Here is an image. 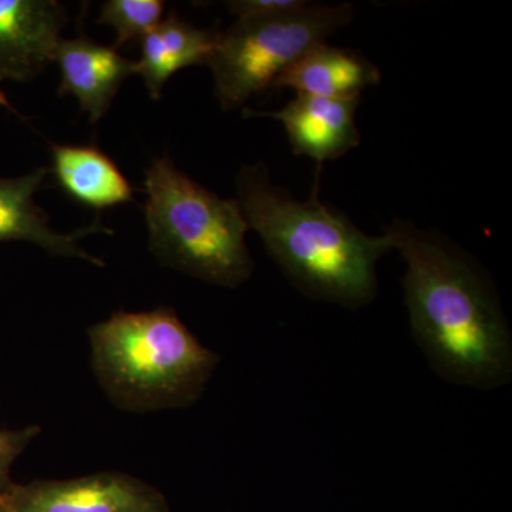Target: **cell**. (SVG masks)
<instances>
[{"label": "cell", "instance_id": "6da1fadb", "mask_svg": "<svg viewBox=\"0 0 512 512\" xmlns=\"http://www.w3.org/2000/svg\"><path fill=\"white\" fill-rule=\"evenodd\" d=\"M384 232L406 264L410 328L433 372L468 389L510 383V323L483 266L440 232L412 222L394 221Z\"/></svg>", "mask_w": 512, "mask_h": 512}, {"label": "cell", "instance_id": "7a4b0ae2", "mask_svg": "<svg viewBox=\"0 0 512 512\" xmlns=\"http://www.w3.org/2000/svg\"><path fill=\"white\" fill-rule=\"evenodd\" d=\"M319 171L308 200L272 183L265 164L242 165L238 204L266 252L299 292L348 309L377 295V262L393 249L389 235L366 234L319 198Z\"/></svg>", "mask_w": 512, "mask_h": 512}, {"label": "cell", "instance_id": "3957f363", "mask_svg": "<svg viewBox=\"0 0 512 512\" xmlns=\"http://www.w3.org/2000/svg\"><path fill=\"white\" fill-rule=\"evenodd\" d=\"M89 339L101 386L131 412L191 406L220 363L171 308L114 313Z\"/></svg>", "mask_w": 512, "mask_h": 512}, {"label": "cell", "instance_id": "277c9868", "mask_svg": "<svg viewBox=\"0 0 512 512\" xmlns=\"http://www.w3.org/2000/svg\"><path fill=\"white\" fill-rule=\"evenodd\" d=\"M144 187L150 249L161 264L224 288L251 278L249 227L237 200L195 183L170 157L154 158Z\"/></svg>", "mask_w": 512, "mask_h": 512}, {"label": "cell", "instance_id": "5b68a950", "mask_svg": "<svg viewBox=\"0 0 512 512\" xmlns=\"http://www.w3.org/2000/svg\"><path fill=\"white\" fill-rule=\"evenodd\" d=\"M353 18L350 3L303 2L276 15L237 19L218 32L207 66L214 74V92L222 110L239 109L256 94L274 89L285 70Z\"/></svg>", "mask_w": 512, "mask_h": 512}, {"label": "cell", "instance_id": "8992f818", "mask_svg": "<svg viewBox=\"0 0 512 512\" xmlns=\"http://www.w3.org/2000/svg\"><path fill=\"white\" fill-rule=\"evenodd\" d=\"M0 512H171L153 485L123 473L13 484Z\"/></svg>", "mask_w": 512, "mask_h": 512}, {"label": "cell", "instance_id": "52a82bcc", "mask_svg": "<svg viewBox=\"0 0 512 512\" xmlns=\"http://www.w3.org/2000/svg\"><path fill=\"white\" fill-rule=\"evenodd\" d=\"M66 20L55 0H0V83L29 82L52 63ZM0 106L13 110L2 89Z\"/></svg>", "mask_w": 512, "mask_h": 512}, {"label": "cell", "instance_id": "ba28073f", "mask_svg": "<svg viewBox=\"0 0 512 512\" xmlns=\"http://www.w3.org/2000/svg\"><path fill=\"white\" fill-rule=\"evenodd\" d=\"M360 99H326L296 94L279 111H245L247 116L272 117L284 126L289 144L298 156L318 165L338 160L360 146L356 111Z\"/></svg>", "mask_w": 512, "mask_h": 512}, {"label": "cell", "instance_id": "9c48e42d", "mask_svg": "<svg viewBox=\"0 0 512 512\" xmlns=\"http://www.w3.org/2000/svg\"><path fill=\"white\" fill-rule=\"evenodd\" d=\"M47 173V168H37L20 177L0 178V242L28 241L53 256L83 259L97 266L106 265L80 247V239L87 235L97 232L113 234L99 220L72 234H60L50 227L49 217L35 202V194Z\"/></svg>", "mask_w": 512, "mask_h": 512}, {"label": "cell", "instance_id": "30bf717a", "mask_svg": "<svg viewBox=\"0 0 512 512\" xmlns=\"http://www.w3.org/2000/svg\"><path fill=\"white\" fill-rule=\"evenodd\" d=\"M53 62L62 74L60 96L76 97L92 123L109 113L121 84L137 73V62L87 37L60 40Z\"/></svg>", "mask_w": 512, "mask_h": 512}, {"label": "cell", "instance_id": "8fae6325", "mask_svg": "<svg viewBox=\"0 0 512 512\" xmlns=\"http://www.w3.org/2000/svg\"><path fill=\"white\" fill-rule=\"evenodd\" d=\"M380 80L382 73L362 53L320 42L278 77L274 89L326 99H360L366 87Z\"/></svg>", "mask_w": 512, "mask_h": 512}, {"label": "cell", "instance_id": "7c38bea8", "mask_svg": "<svg viewBox=\"0 0 512 512\" xmlns=\"http://www.w3.org/2000/svg\"><path fill=\"white\" fill-rule=\"evenodd\" d=\"M52 158L57 184L84 207L104 210L133 200V185L100 148L52 144Z\"/></svg>", "mask_w": 512, "mask_h": 512}, {"label": "cell", "instance_id": "4fadbf2b", "mask_svg": "<svg viewBox=\"0 0 512 512\" xmlns=\"http://www.w3.org/2000/svg\"><path fill=\"white\" fill-rule=\"evenodd\" d=\"M218 32L200 29L171 13L143 37L137 73L143 77L150 97L158 100L173 74L195 64H207Z\"/></svg>", "mask_w": 512, "mask_h": 512}, {"label": "cell", "instance_id": "5bb4252c", "mask_svg": "<svg viewBox=\"0 0 512 512\" xmlns=\"http://www.w3.org/2000/svg\"><path fill=\"white\" fill-rule=\"evenodd\" d=\"M163 12L164 2L160 0H109L101 8L97 23L114 29L116 49L138 37L143 39L161 22Z\"/></svg>", "mask_w": 512, "mask_h": 512}, {"label": "cell", "instance_id": "9a60e30c", "mask_svg": "<svg viewBox=\"0 0 512 512\" xmlns=\"http://www.w3.org/2000/svg\"><path fill=\"white\" fill-rule=\"evenodd\" d=\"M39 433L40 427L37 426L20 430H0V500L15 484L10 480V468Z\"/></svg>", "mask_w": 512, "mask_h": 512}, {"label": "cell", "instance_id": "2e32d148", "mask_svg": "<svg viewBox=\"0 0 512 512\" xmlns=\"http://www.w3.org/2000/svg\"><path fill=\"white\" fill-rule=\"evenodd\" d=\"M305 0H232L227 9L237 19L259 18L276 15L301 6Z\"/></svg>", "mask_w": 512, "mask_h": 512}]
</instances>
